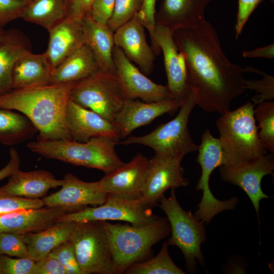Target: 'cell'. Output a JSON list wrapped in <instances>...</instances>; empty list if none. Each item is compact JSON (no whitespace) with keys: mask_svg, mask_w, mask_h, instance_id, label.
I'll return each mask as SVG.
<instances>
[{"mask_svg":"<svg viewBox=\"0 0 274 274\" xmlns=\"http://www.w3.org/2000/svg\"><path fill=\"white\" fill-rule=\"evenodd\" d=\"M173 37L187 65L190 86L205 112L222 114L247 89L245 68L230 62L223 51L218 34L206 19L196 25L177 29Z\"/></svg>","mask_w":274,"mask_h":274,"instance_id":"1","label":"cell"},{"mask_svg":"<svg viewBox=\"0 0 274 274\" xmlns=\"http://www.w3.org/2000/svg\"><path fill=\"white\" fill-rule=\"evenodd\" d=\"M76 83H49L11 89L0 95V108L15 110L25 115L39 132L38 140H72L66 111Z\"/></svg>","mask_w":274,"mask_h":274,"instance_id":"2","label":"cell"},{"mask_svg":"<svg viewBox=\"0 0 274 274\" xmlns=\"http://www.w3.org/2000/svg\"><path fill=\"white\" fill-rule=\"evenodd\" d=\"M118 142L110 138L97 136L86 142L37 140L28 143L27 147L31 152L46 158L97 169L106 175L124 164L115 151Z\"/></svg>","mask_w":274,"mask_h":274,"instance_id":"3","label":"cell"},{"mask_svg":"<svg viewBox=\"0 0 274 274\" xmlns=\"http://www.w3.org/2000/svg\"><path fill=\"white\" fill-rule=\"evenodd\" d=\"M113 260L114 274H121L150 253L152 247L170 234L167 218H157L141 226L112 224L101 221Z\"/></svg>","mask_w":274,"mask_h":274,"instance_id":"4","label":"cell"},{"mask_svg":"<svg viewBox=\"0 0 274 274\" xmlns=\"http://www.w3.org/2000/svg\"><path fill=\"white\" fill-rule=\"evenodd\" d=\"M254 108L249 101L235 110L221 114L216 121L218 138L226 156L223 165L246 162L267 154L258 137Z\"/></svg>","mask_w":274,"mask_h":274,"instance_id":"5","label":"cell"},{"mask_svg":"<svg viewBox=\"0 0 274 274\" xmlns=\"http://www.w3.org/2000/svg\"><path fill=\"white\" fill-rule=\"evenodd\" d=\"M170 195L161 197L158 205L164 212L169 223L171 236L168 245L175 246L181 251L186 269L195 273L198 262L204 266L201 244L207 239L204 223L190 211H185L179 203L175 189H170Z\"/></svg>","mask_w":274,"mask_h":274,"instance_id":"6","label":"cell"},{"mask_svg":"<svg viewBox=\"0 0 274 274\" xmlns=\"http://www.w3.org/2000/svg\"><path fill=\"white\" fill-rule=\"evenodd\" d=\"M197 103V94L194 90L182 104L173 119L146 135L128 137L118 144L142 145L152 148L155 154L168 156H185L197 151L198 145L192 140L188 126L190 115Z\"/></svg>","mask_w":274,"mask_h":274,"instance_id":"7","label":"cell"},{"mask_svg":"<svg viewBox=\"0 0 274 274\" xmlns=\"http://www.w3.org/2000/svg\"><path fill=\"white\" fill-rule=\"evenodd\" d=\"M70 99L113 122L126 98L116 74L99 70L76 83Z\"/></svg>","mask_w":274,"mask_h":274,"instance_id":"8","label":"cell"},{"mask_svg":"<svg viewBox=\"0 0 274 274\" xmlns=\"http://www.w3.org/2000/svg\"><path fill=\"white\" fill-rule=\"evenodd\" d=\"M197 151L196 161L201 167V174L196 189L202 192V196L194 215L207 224L218 214L233 210L239 200L234 196L229 200H220L214 196L210 188L209 180L213 172L226 163V156L219 138L214 137L206 129Z\"/></svg>","mask_w":274,"mask_h":274,"instance_id":"9","label":"cell"},{"mask_svg":"<svg viewBox=\"0 0 274 274\" xmlns=\"http://www.w3.org/2000/svg\"><path fill=\"white\" fill-rule=\"evenodd\" d=\"M69 240L84 274H114L112 254L101 221L76 222Z\"/></svg>","mask_w":274,"mask_h":274,"instance_id":"10","label":"cell"},{"mask_svg":"<svg viewBox=\"0 0 274 274\" xmlns=\"http://www.w3.org/2000/svg\"><path fill=\"white\" fill-rule=\"evenodd\" d=\"M158 217L151 208L145 206L140 198H130L108 194L102 204L63 215L58 221H122L132 225L150 224Z\"/></svg>","mask_w":274,"mask_h":274,"instance_id":"11","label":"cell"},{"mask_svg":"<svg viewBox=\"0 0 274 274\" xmlns=\"http://www.w3.org/2000/svg\"><path fill=\"white\" fill-rule=\"evenodd\" d=\"M184 157L155 154L149 159L148 173L140 198L145 206L152 208L158 204L167 190L189 185V181L184 177V169L181 165Z\"/></svg>","mask_w":274,"mask_h":274,"instance_id":"12","label":"cell"},{"mask_svg":"<svg viewBox=\"0 0 274 274\" xmlns=\"http://www.w3.org/2000/svg\"><path fill=\"white\" fill-rule=\"evenodd\" d=\"M154 40L155 55H159L161 51L163 53L166 85L173 98L183 104L195 90L190 86L186 61L177 46L173 31L155 24Z\"/></svg>","mask_w":274,"mask_h":274,"instance_id":"13","label":"cell"},{"mask_svg":"<svg viewBox=\"0 0 274 274\" xmlns=\"http://www.w3.org/2000/svg\"><path fill=\"white\" fill-rule=\"evenodd\" d=\"M273 170V153L246 162L219 167L220 177L224 182L236 185L246 192L258 219L260 201L271 197L263 192L261 181L264 176L272 175Z\"/></svg>","mask_w":274,"mask_h":274,"instance_id":"14","label":"cell"},{"mask_svg":"<svg viewBox=\"0 0 274 274\" xmlns=\"http://www.w3.org/2000/svg\"><path fill=\"white\" fill-rule=\"evenodd\" d=\"M113 58L116 74L126 99L148 102L174 99L167 85L158 84L149 79L115 45Z\"/></svg>","mask_w":274,"mask_h":274,"instance_id":"15","label":"cell"},{"mask_svg":"<svg viewBox=\"0 0 274 274\" xmlns=\"http://www.w3.org/2000/svg\"><path fill=\"white\" fill-rule=\"evenodd\" d=\"M63 180L59 191L43 197L45 206L63 208L73 213L89 205H101L107 199L108 194L102 189L99 181L85 182L71 173L65 174Z\"/></svg>","mask_w":274,"mask_h":274,"instance_id":"16","label":"cell"},{"mask_svg":"<svg viewBox=\"0 0 274 274\" xmlns=\"http://www.w3.org/2000/svg\"><path fill=\"white\" fill-rule=\"evenodd\" d=\"M182 105L175 99L150 102L139 99H126L113 123L120 139H123L160 116L176 111Z\"/></svg>","mask_w":274,"mask_h":274,"instance_id":"17","label":"cell"},{"mask_svg":"<svg viewBox=\"0 0 274 274\" xmlns=\"http://www.w3.org/2000/svg\"><path fill=\"white\" fill-rule=\"evenodd\" d=\"M149 165V159L139 153L131 160L106 174L99 180L103 190L113 194L130 198L142 195Z\"/></svg>","mask_w":274,"mask_h":274,"instance_id":"18","label":"cell"},{"mask_svg":"<svg viewBox=\"0 0 274 274\" xmlns=\"http://www.w3.org/2000/svg\"><path fill=\"white\" fill-rule=\"evenodd\" d=\"M145 27L138 14L114 33L115 45L127 58L138 65L145 75L153 71L155 54L147 41Z\"/></svg>","mask_w":274,"mask_h":274,"instance_id":"19","label":"cell"},{"mask_svg":"<svg viewBox=\"0 0 274 274\" xmlns=\"http://www.w3.org/2000/svg\"><path fill=\"white\" fill-rule=\"evenodd\" d=\"M66 120L73 140L86 142L97 136L110 138L118 142L120 139L113 122L71 99L66 108Z\"/></svg>","mask_w":274,"mask_h":274,"instance_id":"20","label":"cell"},{"mask_svg":"<svg viewBox=\"0 0 274 274\" xmlns=\"http://www.w3.org/2000/svg\"><path fill=\"white\" fill-rule=\"evenodd\" d=\"M71 212L60 207H42L17 210L0 216V232L24 234L37 232L58 222Z\"/></svg>","mask_w":274,"mask_h":274,"instance_id":"21","label":"cell"},{"mask_svg":"<svg viewBox=\"0 0 274 274\" xmlns=\"http://www.w3.org/2000/svg\"><path fill=\"white\" fill-rule=\"evenodd\" d=\"M48 48L43 53L52 71L84 43L82 20L68 16L48 30Z\"/></svg>","mask_w":274,"mask_h":274,"instance_id":"22","label":"cell"},{"mask_svg":"<svg viewBox=\"0 0 274 274\" xmlns=\"http://www.w3.org/2000/svg\"><path fill=\"white\" fill-rule=\"evenodd\" d=\"M213 0H162L155 16V24L172 31L193 26L205 19L204 12Z\"/></svg>","mask_w":274,"mask_h":274,"instance_id":"23","label":"cell"},{"mask_svg":"<svg viewBox=\"0 0 274 274\" xmlns=\"http://www.w3.org/2000/svg\"><path fill=\"white\" fill-rule=\"evenodd\" d=\"M64 182L63 179H57L46 170L22 172L19 169L9 177L5 185L0 187V192L28 198H39L45 195L50 189L62 186Z\"/></svg>","mask_w":274,"mask_h":274,"instance_id":"24","label":"cell"},{"mask_svg":"<svg viewBox=\"0 0 274 274\" xmlns=\"http://www.w3.org/2000/svg\"><path fill=\"white\" fill-rule=\"evenodd\" d=\"M84 43L92 51L99 70L116 74L113 58L114 32L107 24L95 21L88 14L82 19Z\"/></svg>","mask_w":274,"mask_h":274,"instance_id":"25","label":"cell"},{"mask_svg":"<svg viewBox=\"0 0 274 274\" xmlns=\"http://www.w3.org/2000/svg\"><path fill=\"white\" fill-rule=\"evenodd\" d=\"M28 51H31L30 43L22 31L15 28L5 31L0 40V95L12 89L15 64Z\"/></svg>","mask_w":274,"mask_h":274,"instance_id":"26","label":"cell"},{"mask_svg":"<svg viewBox=\"0 0 274 274\" xmlns=\"http://www.w3.org/2000/svg\"><path fill=\"white\" fill-rule=\"evenodd\" d=\"M76 223L73 221H58L42 231L21 235L27 245L29 258L35 261L39 260L68 241Z\"/></svg>","mask_w":274,"mask_h":274,"instance_id":"27","label":"cell"},{"mask_svg":"<svg viewBox=\"0 0 274 274\" xmlns=\"http://www.w3.org/2000/svg\"><path fill=\"white\" fill-rule=\"evenodd\" d=\"M51 70L43 54L31 51L17 60L12 77V89H20L50 83Z\"/></svg>","mask_w":274,"mask_h":274,"instance_id":"28","label":"cell"},{"mask_svg":"<svg viewBox=\"0 0 274 274\" xmlns=\"http://www.w3.org/2000/svg\"><path fill=\"white\" fill-rule=\"evenodd\" d=\"M99 70L92 51L84 44L52 71L50 83L77 82Z\"/></svg>","mask_w":274,"mask_h":274,"instance_id":"29","label":"cell"},{"mask_svg":"<svg viewBox=\"0 0 274 274\" xmlns=\"http://www.w3.org/2000/svg\"><path fill=\"white\" fill-rule=\"evenodd\" d=\"M67 17L66 0H29L21 18L48 31Z\"/></svg>","mask_w":274,"mask_h":274,"instance_id":"30","label":"cell"},{"mask_svg":"<svg viewBox=\"0 0 274 274\" xmlns=\"http://www.w3.org/2000/svg\"><path fill=\"white\" fill-rule=\"evenodd\" d=\"M37 129L23 114L0 108V143L19 144L32 137Z\"/></svg>","mask_w":274,"mask_h":274,"instance_id":"31","label":"cell"},{"mask_svg":"<svg viewBox=\"0 0 274 274\" xmlns=\"http://www.w3.org/2000/svg\"><path fill=\"white\" fill-rule=\"evenodd\" d=\"M165 242L159 253L154 257L131 265L125 271L127 274H185L172 260Z\"/></svg>","mask_w":274,"mask_h":274,"instance_id":"32","label":"cell"},{"mask_svg":"<svg viewBox=\"0 0 274 274\" xmlns=\"http://www.w3.org/2000/svg\"><path fill=\"white\" fill-rule=\"evenodd\" d=\"M254 117L260 129L258 134L262 147L274 153V102L265 101L257 105Z\"/></svg>","mask_w":274,"mask_h":274,"instance_id":"33","label":"cell"},{"mask_svg":"<svg viewBox=\"0 0 274 274\" xmlns=\"http://www.w3.org/2000/svg\"><path fill=\"white\" fill-rule=\"evenodd\" d=\"M246 72L257 73L261 75V79L247 80L245 83L247 89L255 90L257 94L251 98V101L255 106L265 101H271L274 98V77L265 72L252 66H247Z\"/></svg>","mask_w":274,"mask_h":274,"instance_id":"34","label":"cell"},{"mask_svg":"<svg viewBox=\"0 0 274 274\" xmlns=\"http://www.w3.org/2000/svg\"><path fill=\"white\" fill-rule=\"evenodd\" d=\"M143 0H116L112 16L107 25L115 32L140 11Z\"/></svg>","mask_w":274,"mask_h":274,"instance_id":"35","label":"cell"},{"mask_svg":"<svg viewBox=\"0 0 274 274\" xmlns=\"http://www.w3.org/2000/svg\"><path fill=\"white\" fill-rule=\"evenodd\" d=\"M0 254L29 258L27 245L21 235L11 232H0Z\"/></svg>","mask_w":274,"mask_h":274,"instance_id":"36","label":"cell"},{"mask_svg":"<svg viewBox=\"0 0 274 274\" xmlns=\"http://www.w3.org/2000/svg\"><path fill=\"white\" fill-rule=\"evenodd\" d=\"M48 255L56 259L64 267L67 274H84L70 240L54 249Z\"/></svg>","mask_w":274,"mask_h":274,"instance_id":"37","label":"cell"},{"mask_svg":"<svg viewBox=\"0 0 274 274\" xmlns=\"http://www.w3.org/2000/svg\"><path fill=\"white\" fill-rule=\"evenodd\" d=\"M45 206L39 198H28L0 192V216L17 210L40 208Z\"/></svg>","mask_w":274,"mask_h":274,"instance_id":"38","label":"cell"},{"mask_svg":"<svg viewBox=\"0 0 274 274\" xmlns=\"http://www.w3.org/2000/svg\"><path fill=\"white\" fill-rule=\"evenodd\" d=\"M35 262L29 257L13 258L0 254V274H31Z\"/></svg>","mask_w":274,"mask_h":274,"instance_id":"39","label":"cell"},{"mask_svg":"<svg viewBox=\"0 0 274 274\" xmlns=\"http://www.w3.org/2000/svg\"><path fill=\"white\" fill-rule=\"evenodd\" d=\"M26 3L24 0H0V28L21 18Z\"/></svg>","mask_w":274,"mask_h":274,"instance_id":"40","label":"cell"},{"mask_svg":"<svg viewBox=\"0 0 274 274\" xmlns=\"http://www.w3.org/2000/svg\"><path fill=\"white\" fill-rule=\"evenodd\" d=\"M157 0H143L142 7L138 13L139 17L150 35L152 48L155 51L154 31L155 26L156 3Z\"/></svg>","mask_w":274,"mask_h":274,"instance_id":"41","label":"cell"},{"mask_svg":"<svg viewBox=\"0 0 274 274\" xmlns=\"http://www.w3.org/2000/svg\"><path fill=\"white\" fill-rule=\"evenodd\" d=\"M263 0H238L235 25V38L238 39L250 16Z\"/></svg>","mask_w":274,"mask_h":274,"instance_id":"42","label":"cell"},{"mask_svg":"<svg viewBox=\"0 0 274 274\" xmlns=\"http://www.w3.org/2000/svg\"><path fill=\"white\" fill-rule=\"evenodd\" d=\"M31 274H67L64 267L55 258L48 255L35 262Z\"/></svg>","mask_w":274,"mask_h":274,"instance_id":"43","label":"cell"},{"mask_svg":"<svg viewBox=\"0 0 274 274\" xmlns=\"http://www.w3.org/2000/svg\"><path fill=\"white\" fill-rule=\"evenodd\" d=\"M116 0H94L90 14L97 22L107 24L113 13Z\"/></svg>","mask_w":274,"mask_h":274,"instance_id":"44","label":"cell"},{"mask_svg":"<svg viewBox=\"0 0 274 274\" xmlns=\"http://www.w3.org/2000/svg\"><path fill=\"white\" fill-rule=\"evenodd\" d=\"M94 0H66L67 16L82 20L90 13Z\"/></svg>","mask_w":274,"mask_h":274,"instance_id":"45","label":"cell"},{"mask_svg":"<svg viewBox=\"0 0 274 274\" xmlns=\"http://www.w3.org/2000/svg\"><path fill=\"white\" fill-rule=\"evenodd\" d=\"M9 155L8 163L0 169V181L10 177L19 169L20 159L17 151L14 147L11 148Z\"/></svg>","mask_w":274,"mask_h":274,"instance_id":"46","label":"cell"},{"mask_svg":"<svg viewBox=\"0 0 274 274\" xmlns=\"http://www.w3.org/2000/svg\"><path fill=\"white\" fill-rule=\"evenodd\" d=\"M274 45L258 48L253 50L245 51L243 56L246 58L263 57L267 59H273L274 57Z\"/></svg>","mask_w":274,"mask_h":274,"instance_id":"47","label":"cell"},{"mask_svg":"<svg viewBox=\"0 0 274 274\" xmlns=\"http://www.w3.org/2000/svg\"><path fill=\"white\" fill-rule=\"evenodd\" d=\"M5 31V30H4L3 28H0V40L3 37Z\"/></svg>","mask_w":274,"mask_h":274,"instance_id":"48","label":"cell"},{"mask_svg":"<svg viewBox=\"0 0 274 274\" xmlns=\"http://www.w3.org/2000/svg\"><path fill=\"white\" fill-rule=\"evenodd\" d=\"M24 1H27H27H29V0H24Z\"/></svg>","mask_w":274,"mask_h":274,"instance_id":"49","label":"cell"}]
</instances>
